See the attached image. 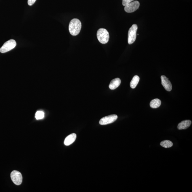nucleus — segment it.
<instances>
[{
  "instance_id": "obj_15",
  "label": "nucleus",
  "mask_w": 192,
  "mask_h": 192,
  "mask_svg": "<svg viewBox=\"0 0 192 192\" xmlns=\"http://www.w3.org/2000/svg\"><path fill=\"white\" fill-rule=\"evenodd\" d=\"M45 114L42 111H38L35 114V118L37 120L43 119L44 118Z\"/></svg>"
},
{
  "instance_id": "obj_2",
  "label": "nucleus",
  "mask_w": 192,
  "mask_h": 192,
  "mask_svg": "<svg viewBox=\"0 0 192 192\" xmlns=\"http://www.w3.org/2000/svg\"><path fill=\"white\" fill-rule=\"evenodd\" d=\"M97 37L101 44H106L108 42L110 36L108 31L106 29L100 28L97 32Z\"/></svg>"
},
{
  "instance_id": "obj_8",
  "label": "nucleus",
  "mask_w": 192,
  "mask_h": 192,
  "mask_svg": "<svg viewBox=\"0 0 192 192\" xmlns=\"http://www.w3.org/2000/svg\"><path fill=\"white\" fill-rule=\"evenodd\" d=\"M161 84L165 89L167 91H171L172 90V85L169 79L165 75H162L161 77Z\"/></svg>"
},
{
  "instance_id": "obj_16",
  "label": "nucleus",
  "mask_w": 192,
  "mask_h": 192,
  "mask_svg": "<svg viewBox=\"0 0 192 192\" xmlns=\"http://www.w3.org/2000/svg\"><path fill=\"white\" fill-rule=\"evenodd\" d=\"M133 1L134 0H122V5L125 6Z\"/></svg>"
},
{
  "instance_id": "obj_9",
  "label": "nucleus",
  "mask_w": 192,
  "mask_h": 192,
  "mask_svg": "<svg viewBox=\"0 0 192 192\" xmlns=\"http://www.w3.org/2000/svg\"><path fill=\"white\" fill-rule=\"evenodd\" d=\"M77 138L76 134L73 133L67 136L64 140V144L66 146H70L74 142Z\"/></svg>"
},
{
  "instance_id": "obj_7",
  "label": "nucleus",
  "mask_w": 192,
  "mask_h": 192,
  "mask_svg": "<svg viewBox=\"0 0 192 192\" xmlns=\"http://www.w3.org/2000/svg\"><path fill=\"white\" fill-rule=\"evenodd\" d=\"M139 2L138 1H135L131 2L125 6L124 9L125 11L127 13H133L136 10L139 8Z\"/></svg>"
},
{
  "instance_id": "obj_1",
  "label": "nucleus",
  "mask_w": 192,
  "mask_h": 192,
  "mask_svg": "<svg viewBox=\"0 0 192 192\" xmlns=\"http://www.w3.org/2000/svg\"><path fill=\"white\" fill-rule=\"evenodd\" d=\"M82 28V23L78 19H73L71 20L69 25V31L72 36H77L80 32Z\"/></svg>"
},
{
  "instance_id": "obj_4",
  "label": "nucleus",
  "mask_w": 192,
  "mask_h": 192,
  "mask_svg": "<svg viewBox=\"0 0 192 192\" xmlns=\"http://www.w3.org/2000/svg\"><path fill=\"white\" fill-rule=\"evenodd\" d=\"M16 43L14 40L11 39L7 41L3 44L1 49L0 52L4 53L11 50L16 46Z\"/></svg>"
},
{
  "instance_id": "obj_5",
  "label": "nucleus",
  "mask_w": 192,
  "mask_h": 192,
  "mask_svg": "<svg viewBox=\"0 0 192 192\" xmlns=\"http://www.w3.org/2000/svg\"><path fill=\"white\" fill-rule=\"evenodd\" d=\"M11 178L14 184L17 185H20L22 182L23 177L20 172L14 170L11 173Z\"/></svg>"
},
{
  "instance_id": "obj_6",
  "label": "nucleus",
  "mask_w": 192,
  "mask_h": 192,
  "mask_svg": "<svg viewBox=\"0 0 192 192\" xmlns=\"http://www.w3.org/2000/svg\"><path fill=\"white\" fill-rule=\"evenodd\" d=\"M118 118V116L116 115H111L106 116L101 118L99 121V124L102 125L111 124L116 121Z\"/></svg>"
},
{
  "instance_id": "obj_12",
  "label": "nucleus",
  "mask_w": 192,
  "mask_h": 192,
  "mask_svg": "<svg viewBox=\"0 0 192 192\" xmlns=\"http://www.w3.org/2000/svg\"><path fill=\"white\" fill-rule=\"evenodd\" d=\"M161 101L158 99H155L151 101L150 106L152 108L156 109L160 106Z\"/></svg>"
},
{
  "instance_id": "obj_13",
  "label": "nucleus",
  "mask_w": 192,
  "mask_h": 192,
  "mask_svg": "<svg viewBox=\"0 0 192 192\" xmlns=\"http://www.w3.org/2000/svg\"><path fill=\"white\" fill-rule=\"evenodd\" d=\"M139 81V77L138 75H135L133 78L131 82L130 87L132 89H134L137 86Z\"/></svg>"
},
{
  "instance_id": "obj_3",
  "label": "nucleus",
  "mask_w": 192,
  "mask_h": 192,
  "mask_svg": "<svg viewBox=\"0 0 192 192\" xmlns=\"http://www.w3.org/2000/svg\"><path fill=\"white\" fill-rule=\"evenodd\" d=\"M138 26L136 24H133L129 29L128 34V42L129 45L135 42L136 38Z\"/></svg>"
},
{
  "instance_id": "obj_11",
  "label": "nucleus",
  "mask_w": 192,
  "mask_h": 192,
  "mask_svg": "<svg viewBox=\"0 0 192 192\" xmlns=\"http://www.w3.org/2000/svg\"><path fill=\"white\" fill-rule=\"evenodd\" d=\"M121 81L119 78H116L112 80L109 85V88L111 90H114L119 87Z\"/></svg>"
},
{
  "instance_id": "obj_17",
  "label": "nucleus",
  "mask_w": 192,
  "mask_h": 192,
  "mask_svg": "<svg viewBox=\"0 0 192 192\" xmlns=\"http://www.w3.org/2000/svg\"><path fill=\"white\" fill-rule=\"evenodd\" d=\"M36 0H28V4L30 6H31L35 3Z\"/></svg>"
},
{
  "instance_id": "obj_14",
  "label": "nucleus",
  "mask_w": 192,
  "mask_h": 192,
  "mask_svg": "<svg viewBox=\"0 0 192 192\" xmlns=\"http://www.w3.org/2000/svg\"><path fill=\"white\" fill-rule=\"evenodd\" d=\"M160 145L163 147L165 148H169L172 147L173 143L169 140H166L161 142Z\"/></svg>"
},
{
  "instance_id": "obj_10",
  "label": "nucleus",
  "mask_w": 192,
  "mask_h": 192,
  "mask_svg": "<svg viewBox=\"0 0 192 192\" xmlns=\"http://www.w3.org/2000/svg\"><path fill=\"white\" fill-rule=\"evenodd\" d=\"M191 124V121L190 120L183 121L178 124V129L179 130L186 129L190 126Z\"/></svg>"
}]
</instances>
